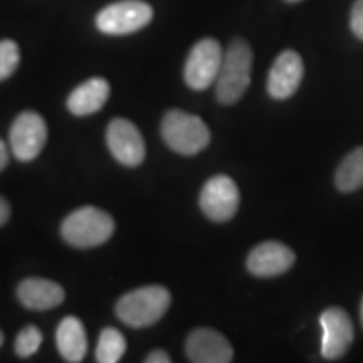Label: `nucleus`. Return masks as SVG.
<instances>
[{
	"instance_id": "22",
	"label": "nucleus",
	"mask_w": 363,
	"mask_h": 363,
	"mask_svg": "<svg viewBox=\"0 0 363 363\" xmlns=\"http://www.w3.org/2000/svg\"><path fill=\"white\" fill-rule=\"evenodd\" d=\"M145 362L147 363H169L171 362V358H169V354L166 351L163 350H154L152 352H150L145 358Z\"/></svg>"
},
{
	"instance_id": "11",
	"label": "nucleus",
	"mask_w": 363,
	"mask_h": 363,
	"mask_svg": "<svg viewBox=\"0 0 363 363\" xmlns=\"http://www.w3.org/2000/svg\"><path fill=\"white\" fill-rule=\"evenodd\" d=\"M304 77V64L298 52L286 50L274 60L268 74L267 89L274 100L292 97Z\"/></svg>"
},
{
	"instance_id": "19",
	"label": "nucleus",
	"mask_w": 363,
	"mask_h": 363,
	"mask_svg": "<svg viewBox=\"0 0 363 363\" xmlns=\"http://www.w3.org/2000/svg\"><path fill=\"white\" fill-rule=\"evenodd\" d=\"M42 333L35 325H27L23 328L15 340V351L19 357L28 358L34 355L38 351L39 346L42 343Z\"/></svg>"
},
{
	"instance_id": "21",
	"label": "nucleus",
	"mask_w": 363,
	"mask_h": 363,
	"mask_svg": "<svg viewBox=\"0 0 363 363\" xmlns=\"http://www.w3.org/2000/svg\"><path fill=\"white\" fill-rule=\"evenodd\" d=\"M350 28L352 34L363 40V0H355L350 11Z\"/></svg>"
},
{
	"instance_id": "26",
	"label": "nucleus",
	"mask_w": 363,
	"mask_h": 363,
	"mask_svg": "<svg viewBox=\"0 0 363 363\" xmlns=\"http://www.w3.org/2000/svg\"><path fill=\"white\" fill-rule=\"evenodd\" d=\"M3 342H4V335H3V333L0 331V346L3 345Z\"/></svg>"
},
{
	"instance_id": "18",
	"label": "nucleus",
	"mask_w": 363,
	"mask_h": 363,
	"mask_svg": "<svg viewBox=\"0 0 363 363\" xmlns=\"http://www.w3.org/2000/svg\"><path fill=\"white\" fill-rule=\"evenodd\" d=\"M127 350V342L123 334L112 327H106L101 334L96 349V361L100 363H116Z\"/></svg>"
},
{
	"instance_id": "27",
	"label": "nucleus",
	"mask_w": 363,
	"mask_h": 363,
	"mask_svg": "<svg viewBox=\"0 0 363 363\" xmlns=\"http://www.w3.org/2000/svg\"><path fill=\"white\" fill-rule=\"evenodd\" d=\"M361 322H362V325H363V298H362V303H361Z\"/></svg>"
},
{
	"instance_id": "10",
	"label": "nucleus",
	"mask_w": 363,
	"mask_h": 363,
	"mask_svg": "<svg viewBox=\"0 0 363 363\" xmlns=\"http://www.w3.org/2000/svg\"><path fill=\"white\" fill-rule=\"evenodd\" d=\"M323 328L322 355L334 361L343 357L354 340V325L350 315L339 307H330L320 315Z\"/></svg>"
},
{
	"instance_id": "5",
	"label": "nucleus",
	"mask_w": 363,
	"mask_h": 363,
	"mask_svg": "<svg viewBox=\"0 0 363 363\" xmlns=\"http://www.w3.org/2000/svg\"><path fill=\"white\" fill-rule=\"evenodd\" d=\"M152 16V7L143 0H120L100 11L96 25L108 35H127L147 26Z\"/></svg>"
},
{
	"instance_id": "20",
	"label": "nucleus",
	"mask_w": 363,
	"mask_h": 363,
	"mask_svg": "<svg viewBox=\"0 0 363 363\" xmlns=\"http://www.w3.org/2000/svg\"><path fill=\"white\" fill-rule=\"evenodd\" d=\"M21 61L18 45L10 40H0V81L10 77Z\"/></svg>"
},
{
	"instance_id": "13",
	"label": "nucleus",
	"mask_w": 363,
	"mask_h": 363,
	"mask_svg": "<svg viewBox=\"0 0 363 363\" xmlns=\"http://www.w3.org/2000/svg\"><path fill=\"white\" fill-rule=\"evenodd\" d=\"M186 352L195 363H229L234 355L230 342L213 328L194 330L186 340Z\"/></svg>"
},
{
	"instance_id": "4",
	"label": "nucleus",
	"mask_w": 363,
	"mask_h": 363,
	"mask_svg": "<svg viewBox=\"0 0 363 363\" xmlns=\"http://www.w3.org/2000/svg\"><path fill=\"white\" fill-rule=\"evenodd\" d=\"M115 232V220L101 208L85 206L66 217L61 233L67 244L76 247H94L105 244Z\"/></svg>"
},
{
	"instance_id": "9",
	"label": "nucleus",
	"mask_w": 363,
	"mask_h": 363,
	"mask_svg": "<svg viewBox=\"0 0 363 363\" xmlns=\"http://www.w3.org/2000/svg\"><path fill=\"white\" fill-rule=\"evenodd\" d=\"M106 144L118 163L136 167L143 163L145 143L138 127L127 118H113L106 130Z\"/></svg>"
},
{
	"instance_id": "16",
	"label": "nucleus",
	"mask_w": 363,
	"mask_h": 363,
	"mask_svg": "<svg viewBox=\"0 0 363 363\" xmlns=\"http://www.w3.org/2000/svg\"><path fill=\"white\" fill-rule=\"evenodd\" d=\"M57 347L67 362H81L88 351V339L81 320L74 316L65 318L57 328Z\"/></svg>"
},
{
	"instance_id": "1",
	"label": "nucleus",
	"mask_w": 363,
	"mask_h": 363,
	"mask_svg": "<svg viewBox=\"0 0 363 363\" xmlns=\"http://www.w3.org/2000/svg\"><path fill=\"white\" fill-rule=\"evenodd\" d=\"M253 52L247 40L234 38L226 52L216 81V96L220 104L233 105L242 99L249 85Z\"/></svg>"
},
{
	"instance_id": "14",
	"label": "nucleus",
	"mask_w": 363,
	"mask_h": 363,
	"mask_svg": "<svg viewBox=\"0 0 363 363\" xmlns=\"http://www.w3.org/2000/svg\"><path fill=\"white\" fill-rule=\"evenodd\" d=\"M18 298L21 303L34 311H46L58 307L65 300L64 288L55 281L30 277L23 280L18 286Z\"/></svg>"
},
{
	"instance_id": "24",
	"label": "nucleus",
	"mask_w": 363,
	"mask_h": 363,
	"mask_svg": "<svg viewBox=\"0 0 363 363\" xmlns=\"http://www.w3.org/2000/svg\"><path fill=\"white\" fill-rule=\"evenodd\" d=\"M9 163V151L4 142L0 139V171L4 169Z\"/></svg>"
},
{
	"instance_id": "7",
	"label": "nucleus",
	"mask_w": 363,
	"mask_h": 363,
	"mask_svg": "<svg viewBox=\"0 0 363 363\" xmlns=\"http://www.w3.org/2000/svg\"><path fill=\"white\" fill-rule=\"evenodd\" d=\"M199 206L205 216L216 222L232 220L240 206V190L235 182L223 174L208 179L199 194Z\"/></svg>"
},
{
	"instance_id": "17",
	"label": "nucleus",
	"mask_w": 363,
	"mask_h": 363,
	"mask_svg": "<svg viewBox=\"0 0 363 363\" xmlns=\"http://www.w3.org/2000/svg\"><path fill=\"white\" fill-rule=\"evenodd\" d=\"M337 190L352 193L363 186V145L352 150L340 162L335 174Z\"/></svg>"
},
{
	"instance_id": "23",
	"label": "nucleus",
	"mask_w": 363,
	"mask_h": 363,
	"mask_svg": "<svg viewBox=\"0 0 363 363\" xmlns=\"http://www.w3.org/2000/svg\"><path fill=\"white\" fill-rule=\"evenodd\" d=\"M10 214H11V208L9 202L3 196H0V226L9 220Z\"/></svg>"
},
{
	"instance_id": "15",
	"label": "nucleus",
	"mask_w": 363,
	"mask_h": 363,
	"mask_svg": "<svg viewBox=\"0 0 363 363\" xmlns=\"http://www.w3.org/2000/svg\"><path fill=\"white\" fill-rule=\"evenodd\" d=\"M111 88L108 81L94 77L81 84L70 93L67 108L76 116H88L99 112L109 99Z\"/></svg>"
},
{
	"instance_id": "2",
	"label": "nucleus",
	"mask_w": 363,
	"mask_h": 363,
	"mask_svg": "<svg viewBox=\"0 0 363 363\" xmlns=\"http://www.w3.org/2000/svg\"><path fill=\"white\" fill-rule=\"evenodd\" d=\"M171 304L169 289L162 286H147L125 294L117 301V318L133 328L157 323Z\"/></svg>"
},
{
	"instance_id": "3",
	"label": "nucleus",
	"mask_w": 363,
	"mask_h": 363,
	"mask_svg": "<svg viewBox=\"0 0 363 363\" xmlns=\"http://www.w3.org/2000/svg\"><path fill=\"white\" fill-rule=\"evenodd\" d=\"M162 136L172 151L186 156L199 154L211 140L206 123L181 109H171L163 117Z\"/></svg>"
},
{
	"instance_id": "25",
	"label": "nucleus",
	"mask_w": 363,
	"mask_h": 363,
	"mask_svg": "<svg viewBox=\"0 0 363 363\" xmlns=\"http://www.w3.org/2000/svg\"><path fill=\"white\" fill-rule=\"evenodd\" d=\"M286 3H292V4H295V3H300V1H303V0H284Z\"/></svg>"
},
{
	"instance_id": "8",
	"label": "nucleus",
	"mask_w": 363,
	"mask_h": 363,
	"mask_svg": "<svg viewBox=\"0 0 363 363\" xmlns=\"http://www.w3.org/2000/svg\"><path fill=\"white\" fill-rule=\"evenodd\" d=\"M48 140V127L35 112H23L15 118L10 130V145L15 157L31 162L40 154Z\"/></svg>"
},
{
	"instance_id": "6",
	"label": "nucleus",
	"mask_w": 363,
	"mask_h": 363,
	"mask_svg": "<svg viewBox=\"0 0 363 363\" xmlns=\"http://www.w3.org/2000/svg\"><path fill=\"white\" fill-rule=\"evenodd\" d=\"M223 60L222 46L217 39L198 40L189 52L184 65V81L193 91H205L218 77Z\"/></svg>"
},
{
	"instance_id": "12",
	"label": "nucleus",
	"mask_w": 363,
	"mask_h": 363,
	"mask_svg": "<svg viewBox=\"0 0 363 363\" xmlns=\"http://www.w3.org/2000/svg\"><path fill=\"white\" fill-rule=\"evenodd\" d=\"M295 253L279 241H265L252 249L247 259V271L257 277H276L295 264Z\"/></svg>"
}]
</instances>
